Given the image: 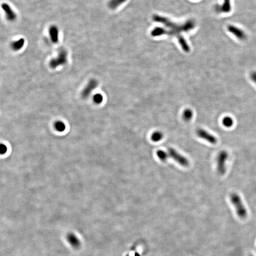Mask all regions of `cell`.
I'll list each match as a JSON object with an SVG mask.
<instances>
[{
    "label": "cell",
    "mask_w": 256,
    "mask_h": 256,
    "mask_svg": "<svg viewBox=\"0 0 256 256\" xmlns=\"http://www.w3.org/2000/svg\"><path fill=\"white\" fill-rule=\"evenodd\" d=\"M193 117V112L191 109H187L183 112V118L186 122H189Z\"/></svg>",
    "instance_id": "16"
},
{
    "label": "cell",
    "mask_w": 256,
    "mask_h": 256,
    "mask_svg": "<svg viewBox=\"0 0 256 256\" xmlns=\"http://www.w3.org/2000/svg\"><path fill=\"white\" fill-rule=\"evenodd\" d=\"M67 52L66 50H61L56 58H52L50 61L49 64L50 67L55 69L66 64L67 62Z\"/></svg>",
    "instance_id": "4"
},
{
    "label": "cell",
    "mask_w": 256,
    "mask_h": 256,
    "mask_svg": "<svg viewBox=\"0 0 256 256\" xmlns=\"http://www.w3.org/2000/svg\"><path fill=\"white\" fill-rule=\"evenodd\" d=\"M0 150H1V151H0L1 154H4V153H5L6 151H7V148H6V146L4 145L3 144H1V147H0Z\"/></svg>",
    "instance_id": "23"
},
{
    "label": "cell",
    "mask_w": 256,
    "mask_h": 256,
    "mask_svg": "<svg viewBox=\"0 0 256 256\" xmlns=\"http://www.w3.org/2000/svg\"><path fill=\"white\" fill-rule=\"evenodd\" d=\"M229 154L225 150H222L217 156V170L220 175H224L226 172V161L228 159Z\"/></svg>",
    "instance_id": "5"
},
{
    "label": "cell",
    "mask_w": 256,
    "mask_h": 256,
    "mask_svg": "<svg viewBox=\"0 0 256 256\" xmlns=\"http://www.w3.org/2000/svg\"><path fill=\"white\" fill-rule=\"evenodd\" d=\"M55 128L59 131H63L66 129V126L64 123L61 122H58L55 125Z\"/></svg>",
    "instance_id": "21"
},
{
    "label": "cell",
    "mask_w": 256,
    "mask_h": 256,
    "mask_svg": "<svg viewBox=\"0 0 256 256\" xmlns=\"http://www.w3.org/2000/svg\"><path fill=\"white\" fill-rule=\"evenodd\" d=\"M222 123L224 126L230 128L233 126L234 122L233 118L229 116H226L223 118L222 120Z\"/></svg>",
    "instance_id": "17"
},
{
    "label": "cell",
    "mask_w": 256,
    "mask_h": 256,
    "mask_svg": "<svg viewBox=\"0 0 256 256\" xmlns=\"http://www.w3.org/2000/svg\"><path fill=\"white\" fill-rule=\"evenodd\" d=\"M227 30L231 34H233L238 39L243 40L246 39V35L244 31L241 30L236 26L230 25L227 27Z\"/></svg>",
    "instance_id": "9"
},
{
    "label": "cell",
    "mask_w": 256,
    "mask_h": 256,
    "mask_svg": "<svg viewBox=\"0 0 256 256\" xmlns=\"http://www.w3.org/2000/svg\"><path fill=\"white\" fill-rule=\"evenodd\" d=\"M103 100H104L103 96L100 93H96L93 96V102H95L96 104H100L102 103L103 101Z\"/></svg>",
    "instance_id": "20"
},
{
    "label": "cell",
    "mask_w": 256,
    "mask_h": 256,
    "mask_svg": "<svg viewBox=\"0 0 256 256\" xmlns=\"http://www.w3.org/2000/svg\"><path fill=\"white\" fill-rule=\"evenodd\" d=\"M126 0H111L109 2V6L110 8L115 9L123 4Z\"/></svg>",
    "instance_id": "15"
},
{
    "label": "cell",
    "mask_w": 256,
    "mask_h": 256,
    "mask_svg": "<svg viewBox=\"0 0 256 256\" xmlns=\"http://www.w3.org/2000/svg\"><path fill=\"white\" fill-rule=\"evenodd\" d=\"M169 156L174 159L176 162L183 166H187L189 165V161L185 157L177 152L175 149L169 148L168 149Z\"/></svg>",
    "instance_id": "6"
},
{
    "label": "cell",
    "mask_w": 256,
    "mask_h": 256,
    "mask_svg": "<svg viewBox=\"0 0 256 256\" xmlns=\"http://www.w3.org/2000/svg\"><path fill=\"white\" fill-rule=\"evenodd\" d=\"M230 200L231 203L236 209L238 216L241 219L246 218L248 215V212L242 203L241 197L236 193H233L230 195Z\"/></svg>",
    "instance_id": "3"
},
{
    "label": "cell",
    "mask_w": 256,
    "mask_h": 256,
    "mask_svg": "<svg viewBox=\"0 0 256 256\" xmlns=\"http://www.w3.org/2000/svg\"><path fill=\"white\" fill-rule=\"evenodd\" d=\"M163 134L161 132L159 131H155L151 135V139L154 142H158L161 141L163 138Z\"/></svg>",
    "instance_id": "18"
},
{
    "label": "cell",
    "mask_w": 256,
    "mask_h": 256,
    "mask_svg": "<svg viewBox=\"0 0 256 256\" xmlns=\"http://www.w3.org/2000/svg\"><path fill=\"white\" fill-rule=\"evenodd\" d=\"M98 84V82L97 80H96V79H93L90 80L88 85L84 89V90L82 92V97L84 99L88 98L91 93L97 88Z\"/></svg>",
    "instance_id": "8"
},
{
    "label": "cell",
    "mask_w": 256,
    "mask_h": 256,
    "mask_svg": "<svg viewBox=\"0 0 256 256\" xmlns=\"http://www.w3.org/2000/svg\"><path fill=\"white\" fill-rule=\"evenodd\" d=\"M50 37L52 42L55 44L58 43L59 40V32L58 28L55 26H52L49 29Z\"/></svg>",
    "instance_id": "13"
},
{
    "label": "cell",
    "mask_w": 256,
    "mask_h": 256,
    "mask_svg": "<svg viewBox=\"0 0 256 256\" xmlns=\"http://www.w3.org/2000/svg\"><path fill=\"white\" fill-rule=\"evenodd\" d=\"M153 20L156 22L163 24L165 26L170 28L172 31L181 33V32H187L193 30L195 26V23L192 20H187L183 24H177L171 21L165 17L154 15Z\"/></svg>",
    "instance_id": "1"
},
{
    "label": "cell",
    "mask_w": 256,
    "mask_h": 256,
    "mask_svg": "<svg viewBox=\"0 0 256 256\" xmlns=\"http://www.w3.org/2000/svg\"><path fill=\"white\" fill-rule=\"evenodd\" d=\"M25 44V39L21 38L19 40L14 42L11 44V47L14 51H18L21 50Z\"/></svg>",
    "instance_id": "14"
},
{
    "label": "cell",
    "mask_w": 256,
    "mask_h": 256,
    "mask_svg": "<svg viewBox=\"0 0 256 256\" xmlns=\"http://www.w3.org/2000/svg\"><path fill=\"white\" fill-rule=\"evenodd\" d=\"M250 78L256 84V71H253L250 74Z\"/></svg>",
    "instance_id": "22"
},
{
    "label": "cell",
    "mask_w": 256,
    "mask_h": 256,
    "mask_svg": "<svg viewBox=\"0 0 256 256\" xmlns=\"http://www.w3.org/2000/svg\"><path fill=\"white\" fill-rule=\"evenodd\" d=\"M215 10L218 12L227 13L231 10L230 0H223V4L221 5H216Z\"/></svg>",
    "instance_id": "10"
},
{
    "label": "cell",
    "mask_w": 256,
    "mask_h": 256,
    "mask_svg": "<svg viewBox=\"0 0 256 256\" xmlns=\"http://www.w3.org/2000/svg\"><path fill=\"white\" fill-rule=\"evenodd\" d=\"M196 134L200 138L204 139L210 143L215 144L217 143V139L216 137L207 131L206 130L198 129L196 131Z\"/></svg>",
    "instance_id": "7"
},
{
    "label": "cell",
    "mask_w": 256,
    "mask_h": 256,
    "mask_svg": "<svg viewBox=\"0 0 256 256\" xmlns=\"http://www.w3.org/2000/svg\"><path fill=\"white\" fill-rule=\"evenodd\" d=\"M157 155L158 158L163 161H165L169 157L168 153L164 150H158L157 152Z\"/></svg>",
    "instance_id": "19"
},
{
    "label": "cell",
    "mask_w": 256,
    "mask_h": 256,
    "mask_svg": "<svg viewBox=\"0 0 256 256\" xmlns=\"http://www.w3.org/2000/svg\"><path fill=\"white\" fill-rule=\"evenodd\" d=\"M1 7L6 13V18L9 20L13 21L15 20L16 15L8 4H3L1 5Z\"/></svg>",
    "instance_id": "11"
},
{
    "label": "cell",
    "mask_w": 256,
    "mask_h": 256,
    "mask_svg": "<svg viewBox=\"0 0 256 256\" xmlns=\"http://www.w3.org/2000/svg\"><path fill=\"white\" fill-rule=\"evenodd\" d=\"M151 34L153 37L161 36L164 35L175 37L177 39L182 50L185 52L188 53L190 51V47L188 44V43L185 39L183 37V36L179 32H176L172 30H166L162 28L157 27L154 28L153 30L151 31Z\"/></svg>",
    "instance_id": "2"
},
{
    "label": "cell",
    "mask_w": 256,
    "mask_h": 256,
    "mask_svg": "<svg viewBox=\"0 0 256 256\" xmlns=\"http://www.w3.org/2000/svg\"><path fill=\"white\" fill-rule=\"evenodd\" d=\"M249 256H254V255H252V254H250V255H249Z\"/></svg>",
    "instance_id": "24"
},
{
    "label": "cell",
    "mask_w": 256,
    "mask_h": 256,
    "mask_svg": "<svg viewBox=\"0 0 256 256\" xmlns=\"http://www.w3.org/2000/svg\"><path fill=\"white\" fill-rule=\"evenodd\" d=\"M66 238L67 241L74 248H78L80 245V241L74 234L72 233L67 234Z\"/></svg>",
    "instance_id": "12"
}]
</instances>
